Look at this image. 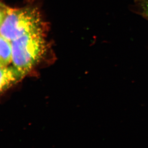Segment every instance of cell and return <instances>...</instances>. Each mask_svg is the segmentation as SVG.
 <instances>
[{
    "label": "cell",
    "instance_id": "3957f363",
    "mask_svg": "<svg viewBox=\"0 0 148 148\" xmlns=\"http://www.w3.org/2000/svg\"><path fill=\"white\" fill-rule=\"evenodd\" d=\"M25 75L14 66L0 67V92L16 84Z\"/></svg>",
    "mask_w": 148,
    "mask_h": 148
},
{
    "label": "cell",
    "instance_id": "8992f818",
    "mask_svg": "<svg viewBox=\"0 0 148 148\" xmlns=\"http://www.w3.org/2000/svg\"><path fill=\"white\" fill-rule=\"evenodd\" d=\"M8 9L9 8L0 1V26L5 18Z\"/></svg>",
    "mask_w": 148,
    "mask_h": 148
},
{
    "label": "cell",
    "instance_id": "277c9868",
    "mask_svg": "<svg viewBox=\"0 0 148 148\" xmlns=\"http://www.w3.org/2000/svg\"><path fill=\"white\" fill-rule=\"evenodd\" d=\"M12 62L11 42L0 34V67L7 66Z\"/></svg>",
    "mask_w": 148,
    "mask_h": 148
},
{
    "label": "cell",
    "instance_id": "5b68a950",
    "mask_svg": "<svg viewBox=\"0 0 148 148\" xmlns=\"http://www.w3.org/2000/svg\"><path fill=\"white\" fill-rule=\"evenodd\" d=\"M132 11L148 20V0H134Z\"/></svg>",
    "mask_w": 148,
    "mask_h": 148
},
{
    "label": "cell",
    "instance_id": "6da1fadb",
    "mask_svg": "<svg viewBox=\"0 0 148 148\" xmlns=\"http://www.w3.org/2000/svg\"><path fill=\"white\" fill-rule=\"evenodd\" d=\"M46 33L32 32L11 41L13 65L25 75L49 56L51 46Z\"/></svg>",
    "mask_w": 148,
    "mask_h": 148
},
{
    "label": "cell",
    "instance_id": "7a4b0ae2",
    "mask_svg": "<svg viewBox=\"0 0 148 148\" xmlns=\"http://www.w3.org/2000/svg\"><path fill=\"white\" fill-rule=\"evenodd\" d=\"M48 32V26L40 10L35 7L9 8L0 34L11 42L29 33Z\"/></svg>",
    "mask_w": 148,
    "mask_h": 148
}]
</instances>
